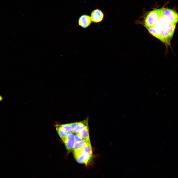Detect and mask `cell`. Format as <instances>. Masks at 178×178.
Segmentation results:
<instances>
[{"instance_id": "1", "label": "cell", "mask_w": 178, "mask_h": 178, "mask_svg": "<svg viewBox=\"0 0 178 178\" xmlns=\"http://www.w3.org/2000/svg\"><path fill=\"white\" fill-rule=\"evenodd\" d=\"M176 25L171 24L167 21L162 15L160 16L154 27L159 33V39L166 46L170 45Z\"/></svg>"}, {"instance_id": "2", "label": "cell", "mask_w": 178, "mask_h": 178, "mask_svg": "<svg viewBox=\"0 0 178 178\" xmlns=\"http://www.w3.org/2000/svg\"><path fill=\"white\" fill-rule=\"evenodd\" d=\"M73 151L74 156L78 162L84 164L87 167L90 165L93 158L92 150L90 143L82 149Z\"/></svg>"}, {"instance_id": "3", "label": "cell", "mask_w": 178, "mask_h": 178, "mask_svg": "<svg viewBox=\"0 0 178 178\" xmlns=\"http://www.w3.org/2000/svg\"><path fill=\"white\" fill-rule=\"evenodd\" d=\"M163 8L156 9L149 12L145 18L144 24L146 28L154 27L161 15Z\"/></svg>"}, {"instance_id": "4", "label": "cell", "mask_w": 178, "mask_h": 178, "mask_svg": "<svg viewBox=\"0 0 178 178\" xmlns=\"http://www.w3.org/2000/svg\"><path fill=\"white\" fill-rule=\"evenodd\" d=\"M162 15L167 21L171 24L176 25L178 22V13L174 10L163 8Z\"/></svg>"}, {"instance_id": "5", "label": "cell", "mask_w": 178, "mask_h": 178, "mask_svg": "<svg viewBox=\"0 0 178 178\" xmlns=\"http://www.w3.org/2000/svg\"><path fill=\"white\" fill-rule=\"evenodd\" d=\"M63 142L67 151L69 152L71 151L75 143V135L72 133L69 134Z\"/></svg>"}, {"instance_id": "6", "label": "cell", "mask_w": 178, "mask_h": 178, "mask_svg": "<svg viewBox=\"0 0 178 178\" xmlns=\"http://www.w3.org/2000/svg\"><path fill=\"white\" fill-rule=\"evenodd\" d=\"M72 132L76 134L85 126L88 125V119L83 121L70 123Z\"/></svg>"}, {"instance_id": "7", "label": "cell", "mask_w": 178, "mask_h": 178, "mask_svg": "<svg viewBox=\"0 0 178 178\" xmlns=\"http://www.w3.org/2000/svg\"><path fill=\"white\" fill-rule=\"evenodd\" d=\"M104 16V14L101 10L96 9L91 12L90 18L93 22L97 23L101 22L103 19Z\"/></svg>"}, {"instance_id": "8", "label": "cell", "mask_w": 178, "mask_h": 178, "mask_svg": "<svg viewBox=\"0 0 178 178\" xmlns=\"http://www.w3.org/2000/svg\"><path fill=\"white\" fill-rule=\"evenodd\" d=\"M91 22L90 17L88 15H85L81 16L78 20L79 25L84 28L88 27L90 24Z\"/></svg>"}, {"instance_id": "9", "label": "cell", "mask_w": 178, "mask_h": 178, "mask_svg": "<svg viewBox=\"0 0 178 178\" xmlns=\"http://www.w3.org/2000/svg\"><path fill=\"white\" fill-rule=\"evenodd\" d=\"M90 143L89 139H84L80 142L75 143L73 151L82 149L86 147Z\"/></svg>"}, {"instance_id": "10", "label": "cell", "mask_w": 178, "mask_h": 178, "mask_svg": "<svg viewBox=\"0 0 178 178\" xmlns=\"http://www.w3.org/2000/svg\"><path fill=\"white\" fill-rule=\"evenodd\" d=\"M77 133L83 139H89L88 125L80 130Z\"/></svg>"}, {"instance_id": "11", "label": "cell", "mask_w": 178, "mask_h": 178, "mask_svg": "<svg viewBox=\"0 0 178 178\" xmlns=\"http://www.w3.org/2000/svg\"><path fill=\"white\" fill-rule=\"evenodd\" d=\"M55 125L58 135L63 142L68 135L61 128L60 124L57 123Z\"/></svg>"}, {"instance_id": "12", "label": "cell", "mask_w": 178, "mask_h": 178, "mask_svg": "<svg viewBox=\"0 0 178 178\" xmlns=\"http://www.w3.org/2000/svg\"><path fill=\"white\" fill-rule=\"evenodd\" d=\"M149 32L152 35L159 39V33L157 30L154 26L146 28Z\"/></svg>"}, {"instance_id": "13", "label": "cell", "mask_w": 178, "mask_h": 178, "mask_svg": "<svg viewBox=\"0 0 178 178\" xmlns=\"http://www.w3.org/2000/svg\"><path fill=\"white\" fill-rule=\"evenodd\" d=\"M60 125L62 129L67 135L72 133L70 123L60 124Z\"/></svg>"}, {"instance_id": "14", "label": "cell", "mask_w": 178, "mask_h": 178, "mask_svg": "<svg viewBox=\"0 0 178 178\" xmlns=\"http://www.w3.org/2000/svg\"><path fill=\"white\" fill-rule=\"evenodd\" d=\"M75 143L80 142L84 140L77 133L75 135Z\"/></svg>"}]
</instances>
